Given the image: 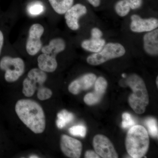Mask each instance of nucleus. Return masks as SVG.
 <instances>
[{
    "mask_svg": "<svg viewBox=\"0 0 158 158\" xmlns=\"http://www.w3.org/2000/svg\"><path fill=\"white\" fill-rule=\"evenodd\" d=\"M15 112L20 119L35 134H41L46 127L45 116L42 107L34 100L23 99L18 101Z\"/></svg>",
    "mask_w": 158,
    "mask_h": 158,
    "instance_id": "f257e3e1",
    "label": "nucleus"
},
{
    "mask_svg": "<svg viewBox=\"0 0 158 158\" xmlns=\"http://www.w3.org/2000/svg\"><path fill=\"white\" fill-rule=\"evenodd\" d=\"M125 144L128 153L131 157L144 156L149 145V136L145 128L141 125L132 127L127 133Z\"/></svg>",
    "mask_w": 158,
    "mask_h": 158,
    "instance_id": "f03ea898",
    "label": "nucleus"
},
{
    "mask_svg": "<svg viewBox=\"0 0 158 158\" xmlns=\"http://www.w3.org/2000/svg\"><path fill=\"white\" fill-rule=\"evenodd\" d=\"M126 84L132 90L128 98L130 106L137 114H142L149 103V96L145 83L138 75L132 74L127 79Z\"/></svg>",
    "mask_w": 158,
    "mask_h": 158,
    "instance_id": "7ed1b4c3",
    "label": "nucleus"
},
{
    "mask_svg": "<svg viewBox=\"0 0 158 158\" xmlns=\"http://www.w3.org/2000/svg\"><path fill=\"white\" fill-rule=\"evenodd\" d=\"M125 53V48L120 44L108 43L100 52L88 56L87 62L90 65H99L111 59L123 56Z\"/></svg>",
    "mask_w": 158,
    "mask_h": 158,
    "instance_id": "20e7f679",
    "label": "nucleus"
},
{
    "mask_svg": "<svg viewBox=\"0 0 158 158\" xmlns=\"http://www.w3.org/2000/svg\"><path fill=\"white\" fill-rule=\"evenodd\" d=\"M0 69L5 71V78L6 81H16L23 75L25 71V63L20 58H12L6 56L0 61Z\"/></svg>",
    "mask_w": 158,
    "mask_h": 158,
    "instance_id": "39448f33",
    "label": "nucleus"
},
{
    "mask_svg": "<svg viewBox=\"0 0 158 158\" xmlns=\"http://www.w3.org/2000/svg\"><path fill=\"white\" fill-rule=\"evenodd\" d=\"M44 32V28L40 24H34L31 26L26 44V49L29 55L35 56L42 48V43L40 38Z\"/></svg>",
    "mask_w": 158,
    "mask_h": 158,
    "instance_id": "423d86ee",
    "label": "nucleus"
},
{
    "mask_svg": "<svg viewBox=\"0 0 158 158\" xmlns=\"http://www.w3.org/2000/svg\"><path fill=\"white\" fill-rule=\"evenodd\" d=\"M94 148L99 156L104 158H117L118 155L109 138L102 135L94 136L93 141Z\"/></svg>",
    "mask_w": 158,
    "mask_h": 158,
    "instance_id": "0eeeda50",
    "label": "nucleus"
},
{
    "mask_svg": "<svg viewBox=\"0 0 158 158\" xmlns=\"http://www.w3.org/2000/svg\"><path fill=\"white\" fill-rule=\"evenodd\" d=\"M158 20L155 18L143 19L138 15L131 16L130 28L135 33L148 32L157 28Z\"/></svg>",
    "mask_w": 158,
    "mask_h": 158,
    "instance_id": "6e6552de",
    "label": "nucleus"
},
{
    "mask_svg": "<svg viewBox=\"0 0 158 158\" xmlns=\"http://www.w3.org/2000/svg\"><path fill=\"white\" fill-rule=\"evenodd\" d=\"M60 148L62 152L66 156L71 158L81 157L82 144L81 141L76 139L63 135L61 136Z\"/></svg>",
    "mask_w": 158,
    "mask_h": 158,
    "instance_id": "1a4fd4ad",
    "label": "nucleus"
},
{
    "mask_svg": "<svg viewBox=\"0 0 158 158\" xmlns=\"http://www.w3.org/2000/svg\"><path fill=\"white\" fill-rule=\"evenodd\" d=\"M86 6L81 4L73 6L65 13L66 23L68 27L73 31H77L80 28L79 19L87 13Z\"/></svg>",
    "mask_w": 158,
    "mask_h": 158,
    "instance_id": "9d476101",
    "label": "nucleus"
},
{
    "mask_svg": "<svg viewBox=\"0 0 158 158\" xmlns=\"http://www.w3.org/2000/svg\"><path fill=\"white\" fill-rule=\"evenodd\" d=\"M97 79L94 74H85L70 83L68 90L73 94H78L82 90H86L91 88L95 83Z\"/></svg>",
    "mask_w": 158,
    "mask_h": 158,
    "instance_id": "9b49d317",
    "label": "nucleus"
},
{
    "mask_svg": "<svg viewBox=\"0 0 158 158\" xmlns=\"http://www.w3.org/2000/svg\"><path fill=\"white\" fill-rule=\"evenodd\" d=\"M144 50L151 56L158 55V29L147 32L143 37Z\"/></svg>",
    "mask_w": 158,
    "mask_h": 158,
    "instance_id": "f8f14e48",
    "label": "nucleus"
},
{
    "mask_svg": "<svg viewBox=\"0 0 158 158\" xmlns=\"http://www.w3.org/2000/svg\"><path fill=\"white\" fill-rule=\"evenodd\" d=\"M143 0H119L115 4L114 9L116 14L120 17H124L131 9L135 10L141 8Z\"/></svg>",
    "mask_w": 158,
    "mask_h": 158,
    "instance_id": "ddd939ff",
    "label": "nucleus"
},
{
    "mask_svg": "<svg viewBox=\"0 0 158 158\" xmlns=\"http://www.w3.org/2000/svg\"><path fill=\"white\" fill-rule=\"evenodd\" d=\"M38 67L45 72H53L58 66L56 56L51 54L43 53L37 59Z\"/></svg>",
    "mask_w": 158,
    "mask_h": 158,
    "instance_id": "4468645a",
    "label": "nucleus"
},
{
    "mask_svg": "<svg viewBox=\"0 0 158 158\" xmlns=\"http://www.w3.org/2000/svg\"><path fill=\"white\" fill-rule=\"evenodd\" d=\"M65 40L61 38H56L52 40L48 45L43 47L41 52L43 53L51 54L56 56L59 53L63 52L65 49Z\"/></svg>",
    "mask_w": 158,
    "mask_h": 158,
    "instance_id": "2eb2a0df",
    "label": "nucleus"
},
{
    "mask_svg": "<svg viewBox=\"0 0 158 158\" xmlns=\"http://www.w3.org/2000/svg\"><path fill=\"white\" fill-rule=\"evenodd\" d=\"M106 43V40L102 38H91L90 39L83 40L81 45L85 50L91 52L97 53L101 50Z\"/></svg>",
    "mask_w": 158,
    "mask_h": 158,
    "instance_id": "dca6fc26",
    "label": "nucleus"
},
{
    "mask_svg": "<svg viewBox=\"0 0 158 158\" xmlns=\"http://www.w3.org/2000/svg\"><path fill=\"white\" fill-rule=\"evenodd\" d=\"M53 9L56 13L64 14L73 6L74 0H48Z\"/></svg>",
    "mask_w": 158,
    "mask_h": 158,
    "instance_id": "f3484780",
    "label": "nucleus"
},
{
    "mask_svg": "<svg viewBox=\"0 0 158 158\" xmlns=\"http://www.w3.org/2000/svg\"><path fill=\"white\" fill-rule=\"evenodd\" d=\"M27 77L36 82L40 87L43 86L47 79V75L45 72L37 68L31 69L28 73Z\"/></svg>",
    "mask_w": 158,
    "mask_h": 158,
    "instance_id": "a211bd4d",
    "label": "nucleus"
},
{
    "mask_svg": "<svg viewBox=\"0 0 158 158\" xmlns=\"http://www.w3.org/2000/svg\"><path fill=\"white\" fill-rule=\"evenodd\" d=\"M57 117V127L59 129H62L73 120L74 116L73 113L67 110H62L58 113Z\"/></svg>",
    "mask_w": 158,
    "mask_h": 158,
    "instance_id": "6ab92c4d",
    "label": "nucleus"
},
{
    "mask_svg": "<svg viewBox=\"0 0 158 158\" xmlns=\"http://www.w3.org/2000/svg\"><path fill=\"white\" fill-rule=\"evenodd\" d=\"M94 83V93L102 97L107 88V81L103 77H100Z\"/></svg>",
    "mask_w": 158,
    "mask_h": 158,
    "instance_id": "aec40b11",
    "label": "nucleus"
},
{
    "mask_svg": "<svg viewBox=\"0 0 158 158\" xmlns=\"http://www.w3.org/2000/svg\"><path fill=\"white\" fill-rule=\"evenodd\" d=\"M145 125L148 129V131L151 135L154 138L158 137V125L157 122L155 118H148L145 120Z\"/></svg>",
    "mask_w": 158,
    "mask_h": 158,
    "instance_id": "412c9836",
    "label": "nucleus"
},
{
    "mask_svg": "<svg viewBox=\"0 0 158 158\" xmlns=\"http://www.w3.org/2000/svg\"><path fill=\"white\" fill-rule=\"evenodd\" d=\"M71 135L75 136H78L84 138L87 133V129L85 126L82 125H78L74 126L69 130Z\"/></svg>",
    "mask_w": 158,
    "mask_h": 158,
    "instance_id": "4be33fe9",
    "label": "nucleus"
},
{
    "mask_svg": "<svg viewBox=\"0 0 158 158\" xmlns=\"http://www.w3.org/2000/svg\"><path fill=\"white\" fill-rule=\"evenodd\" d=\"M52 95V92L51 89L41 86L38 88L37 92V96L40 100L44 101L48 99Z\"/></svg>",
    "mask_w": 158,
    "mask_h": 158,
    "instance_id": "5701e85b",
    "label": "nucleus"
},
{
    "mask_svg": "<svg viewBox=\"0 0 158 158\" xmlns=\"http://www.w3.org/2000/svg\"><path fill=\"white\" fill-rule=\"evenodd\" d=\"M122 127L127 129L135 125L136 122L130 113H125L122 115Z\"/></svg>",
    "mask_w": 158,
    "mask_h": 158,
    "instance_id": "b1692460",
    "label": "nucleus"
},
{
    "mask_svg": "<svg viewBox=\"0 0 158 158\" xmlns=\"http://www.w3.org/2000/svg\"><path fill=\"white\" fill-rule=\"evenodd\" d=\"M102 98V97L99 96L94 92L93 93H89L85 95L84 98V102L86 104L91 106L99 102Z\"/></svg>",
    "mask_w": 158,
    "mask_h": 158,
    "instance_id": "393cba45",
    "label": "nucleus"
},
{
    "mask_svg": "<svg viewBox=\"0 0 158 158\" xmlns=\"http://www.w3.org/2000/svg\"><path fill=\"white\" fill-rule=\"evenodd\" d=\"M43 6L39 3L33 4L29 9V12L33 15H37L42 13L44 11Z\"/></svg>",
    "mask_w": 158,
    "mask_h": 158,
    "instance_id": "a878e982",
    "label": "nucleus"
},
{
    "mask_svg": "<svg viewBox=\"0 0 158 158\" xmlns=\"http://www.w3.org/2000/svg\"><path fill=\"white\" fill-rule=\"evenodd\" d=\"M91 38L99 39L101 38L103 36V33L100 29L98 28L94 27L92 29L91 32Z\"/></svg>",
    "mask_w": 158,
    "mask_h": 158,
    "instance_id": "bb28decb",
    "label": "nucleus"
},
{
    "mask_svg": "<svg viewBox=\"0 0 158 158\" xmlns=\"http://www.w3.org/2000/svg\"><path fill=\"white\" fill-rule=\"evenodd\" d=\"M85 158H100V156L96 153V152L89 150L85 152Z\"/></svg>",
    "mask_w": 158,
    "mask_h": 158,
    "instance_id": "cd10ccee",
    "label": "nucleus"
},
{
    "mask_svg": "<svg viewBox=\"0 0 158 158\" xmlns=\"http://www.w3.org/2000/svg\"><path fill=\"white\" fill-rule=\"evenodd\" d=\"M90 5L94 7H98L100 5L101 0H88Z\"/></svg>",
    "mask_w": 158,
    "mask_h": 158,
    "instance_id": "c85d7f7f",
    "label": "nucleus"
},
{
    "mask_svg": "<svg viewBox=\"0 0 158 158\" xmlns=\"http://www.w3.org/2000/svg\"><path fill=\"white\" fill-rule=\"evenodd\" d=\"M4 35L2 32L0 31V54L2 52V48L3 44H4Z\"/></svg>",
    "mask_w": 158,
    "mask_h": 158,
    "instance_id": "c756f323",
    "label": "nucleus"
},
{
    "mask_svg": "<svg viewBox=\"0 0 158 158\" xmlns=\"http://www.w3.org/2000/svg\"><path fill=\"white\" fill-rule=\"evenodd\" d=\"M30 158H39V157L37 156L36 155H32L30 156Z\"/></svg>",
    "mask_w": 158,
    "mask_h": 158,
    "instance_id": "7c9ffc66",
    "label": "nucleus"
},
{
    "mask_svg": "<svg viewBox=\"0 0 158 158\" xmlns=\"http://www.w3.org/2000/svg\"><path fill=\"white\" fill-rule=\"evenodd\" d=\"M122 76L123 77L125 78L126 77V75L125 73H123L122 75Z\"/></svg>",
    "mask_w": 158,
    "mask_h": 158,
    "instance_id": "2f4dec72",
    "label": "nucleus"
},
{
    "mask_svg": "<svg viewBox=\"0 0 158 158\" xmlns=\"http://www.w3.org/2000/svg\"><path fill=\"white\" fill-rule=\"evenodd\" d=\"M158 77H157V78H156V85H157V87H158Z\"/></svg>",
    "mask_w": 158,
    "mask_h": 158,
    "instance_id": "473e14b6",
    "label": "nucleus"
}]
</instances>
